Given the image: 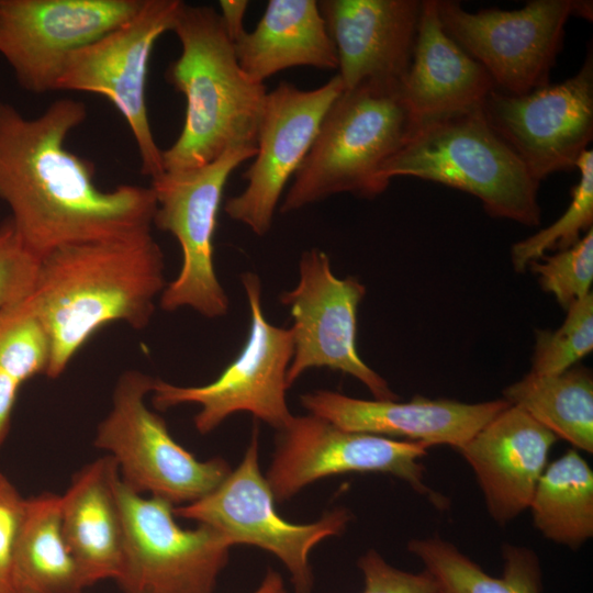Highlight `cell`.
<instances>
[{
  "mask_svg": "<svg viewBox=\"0 0 593 593\" xmlns=\"http://www.w3.org/2000/svg\"><path fill=\"white\" fill-rule=\"evenodd\" d=\"M86 119L85 103L72 98L53 101L35 118L0 101V200L38 260L67 244L152 230L150 187L100 189L93 163L66 147Z\"/></svg>",
  "mask_w": 593,
  "mask_h": 593,
  "instance_id": "1",
  "label": "cell"
},
{
  "mask_svg": "<svg viewBox=\"0 0 593 593\" xmlns=\"http://www.w3.org/2000/svg\"><path fill=\"white\" fill-rule=\"evenodd\" d=\"M167 282L164 253L152 230L83 240L53 249L38 264L30 300L45 331V376L63 374L103 326L145 328Z\"/></svg>",
  "mask_w": 593,
  "mask_h": 593,
  "instance_id": "2",
  "label": "cell"
},
{
  "mask_svg": "<svg viewBox=\"0 0 593 593\" xmlns=\"http://www.w3.org/2000/svg\"><path fill=\"white\" fill-rule=\"evenodd\" d=\"M181 52L166 71L186 99L181 132L163 150L165 171L204 166L223 153L256 147L267 91L240 68L220 14L182 3L172 31Z\"/></svg>",
  "mask_w": 593,
  "mask_h": 593,
  "instance_id": "3",
  "label": "cell"
},
{
  "mask_svg": "<svg viewBox=\"0 0 593 593\" xmlns=\"http://www.w3.org/2000/svg\"><path fill=\"white\" fill-rule=\"evenodd\" d=\"M417 124L402 82L368 81L344 90L326 112L280 212L298 211L337 193L367 199L381 194L389 187L382 168Z\"/></svg>",
  "mask_w": 593,
  "mask_h": 593,
  "instance_id": "4",
  "label": "cell"
},
{
  "mask_svg": "<svg viewBox=\"0 0 593 593\" xmlns=\"http://www.w3.org/2000/svg\"><path fill=\"white\" fill-rule=\"evenodd\" d=\"M415 177L477 197L494 217L540 223L539 182L494 132L481 107L419 121L381 177Z\"/></svg>",
  "mask_w": 593,
  "mask_h": 593,
  "instance_id": "5",
  "label": "cell"
},
{
  "mask_svg": "<svg viewBox=\"0 0 593 593\" xmlns=\"http://www.w3.org/2000/svg\"><path fill=\"white\" fill-rule=\"evenodd\" d=\"M155 381L135 369L120 374L93 444L114 460L133 491L186 505L213 491L232 470L222 458L199 460L175 440L164 418L147 405Z\"/></svg>",
  "mask_w": 593,
  "mask_h": 593,
  "instance_id": "6",
  "label": "cell"
},
{
  "mask_svg": "<svg viewBox=\"0 0 593 593\" xmlns=\"http://www.w3.org/2000/svg\"><path fill=\"white\" fill-rule=\"evenodd\" d=\"M250 322L248 336L237 357L212 382L203 385H177L156 379L149 394L159 411L195 404V429L204 435L214 430L228 416L247 412L278 432L286 428L293 414L286 393L287 372L293 355L290 328L270 324L261 304V282L254 272L240 278Z\"/></svg>",
  "mask_w": 593,
  "mask_h": 593,
  "instance_id": "7",
  "label": "cell"
},
{
  "mask_svg": "<svg viewBox=\"0 0 593 593\" xmlns=\"http://www.w3.org/2000/svg\"><path fill=\"white\" fill-rule=\"evenodd\" d=\"M256 150L232 148L204 166L165 171L152 179L156 199L153 225L170 233L182 254L177 277L159 298L163 310L190 307L208 318L228 313L230 300L215 272L213 237L227 180Z\"/></svg>",
  "mask_w": 593,
  "mask_h": 593,
  "instance_id": "8",
  "label": "cell"
},
{
  "mask_svg": "<svg viewBox=\"0 0 593 593\" xmlns=\"http://www.w3.org/2000/svg\"><path fill=\"white\" fill-rule=\"evenodd\" d=\"M592 1L533 0L518 10H465L437 0L446 33L490 75L495 88L525 94L549 83L572 15L592 20Z\"/></svg>",
  "mask_w": 593,
  "mask_h": 593,
  "instance_id": "9",
  "label": "cell"
},
{
  "mask_svg": "<svg viewBox=\"0 0 593 593\" xmlns=\"http://www.w3.org/2000/svg\"><path fill=\"white\" fill-rule=\"evenodd\" d=\"M115 496L123 529L124 593H213L233 544L203 524L182 528L174 505L128 488L118 474Z\"/></svg>",
  "mask_w": 593,
  "mask_h": 593,
  "instance_id": "10",
  "label": "cell"
},
{
  "mask_svg": "<svg viewBox=\"0 0 593 593\" xmlns=\"http://www.w3.org/2000/svg\"><path fill=\"white\" fill-rule=\"evenodd\" d=\"M174 513L219 530L233 546H256L275 555L289 571L294 593H312L311 550L322 540L340 535L351 518L346 508H335L310 524L283 519L259 468L256 427L236 469L203 497L175 506Z\"/></svg>",
  "mask_w": 593,
  "mask_h": 593,
  "instance_id": "11",
  "label": "cell"
},
{
  "mask_svg": "<svg viewBox=\"0 0 593 593\" xmlns=\"http://www.w3.org/2000/svg\"><path fill=\"white\" fill-rule=\"evenodd\" d=\"M180 0H143L137 12L68 58L57 90L107 98L127 123L141 158V172L152 179L165 172L163 150L152 132L146 101L149 59L158 38L172 31Z\"/></svg>",
  "mask_w": 593,
  "mask_h": 593,
  "instance_id": "12",
  "label": "cell"
},
{
  "mask_svg": "<svg viewBox=\"0 0 593 593\" xmlns=\"http://www.w3.org/2000/svg\"><path fill=\"white\" fill-rule=\"evenodd\" d=\"M427 448L418 441L349 432L309 413L293 416L279 432L265 477L275 501L284 502L322 478L350 472L387 473L405 481L440 508L447 500L426 485L419 462Z\"/></svg>",
  "mask_w": 593,
  "mask_h": 593,
  "instance_id": "13",
  "label": "cell"
},
{
  "mask_svg": "<svg viewBox=\"0 0 593 593\" xmlns=\"http://www.w3.org/2000/svg\"><path fill=\"white\" fill-rule=\"evenodd\" d=\"M365 294L366 287L355 277L334 275L324 251L312 248L302 254L298 283L280 294L293 320L289 388L309 369L328 368L359 380L374 400L399 399L357 351V311Z\"/></svg>",
  "mask_w": 593,
  "mask_h": 593,
  "instance_id": "14",
  "label": "cell"
},
{
  "mask_svg": "<svg viewBox=\"0 0 593 593\" xmlns=\"http://www.w3.org/2000/svg\"><path fill=\"white\" fill-rule=\"evenodd\" d=\"M494 132L540 182L575 168L593 136V57L558 83L525 94L492 90L481 105Z\"/></svg>",
  "mask_w": 593,
  "mask_h": 593,
  "instance_id": "15",
  "label": "cell"
},
{
  "mask_svg": "<svg viewBox=\"0 0 593 593\" xmlns=\"http://www.w3.org/2000/svg\"><path fill=\"white\" fill-rule=\"evenodd\" d=\"M142 2L0 0V55L24 90H57L70 55L126 22Z\"/></svg>",
  "mask_w": 593,
  "mask_h": 593,
  "instance_id": "16",
  "label": "cell"
},
{
  "mask_svg": "<svg viewBox=\"0 0 593 593\" xmlns=\"http://www.w3.org/2000/svg\"><path fill=\"white\" fill-rule=\"evenodd\" d=\"M344 91L336 75L312 90L281 81L267 93L256 154L244 174L245 189L227 199L224 211L257 236L266 235L286 186L312 147L321 123Z\"/></svg>",
  "mask_w": 593,
  "mask_h": 593,
  "instance_id": "17",
  "label": "cell"
},
{
  "mask_svg": "<svg viewBox=\"0 0 593 593\" xmlns=\"http://www.w3.org/2000/svg\"><path fill=\"white\" fill-rule=\"evenodd\" d=\"M344 90L368 81L403 82L422 10L419 0H323Z\"/></svg>",
  "mask_w": 593,
  "mask_h": 593,
  "instance_id": "18",
  "label": "cell"
},
{
  "mask_svg": "<svg viewBox=\"0 0 593 593\" xmlns=\"http://www.w3.org/2000/svg\"><path fill=\"white\" fill-rule=\"evenodd\" d=\"M300 401L310 414L349 432L457 449L510 405L504 399L481 403L421 396L409 402L370 401L327 390L304 393Z\"/></svg>",
  "mask_w": 593,
  "mask_h": 593,
  "instance_id": "19",
  "label": "cell"
},
{
  "mask_svg": "<svg viewBox=\"0 0 593 593\" xmlns=\"http://www.w3.org/2000/svg\"><path fill=\"white\" fill-rule=\"evenodd\" d=\"M557 439L525 411L510 404L458 449L499 525H506L529 507Z\"/></svg>",
  "mask_w": 593,
  "mask_h": 593,
  "instance_id": "20",
  "label": "cell"
},
{
  "mask_svg": "<svg viewBox=\"0 0 593 593\" xmlns=\"http://www.w3.org/2000/svg\"><path fill=\"white\" fill-rule=\"evenodd\" d=\"M402 89L418 122L480 108L496 89L488 71L446 33L437 0H422L412 61Z\"/></svg>",
  "mask_w": 593,
  "mask_h": 593,
  "instance_id": "21",
  "label": "cell"
},
{
  "mask_svg": "<svg viewBox=\"0 0 593 593\" xmlns=\"http://www.w3.org/2000/svg\"><path fill=\"white\" fill-rule=\"evenodd\" d=\"M114 460L104 455L77 471L60 495L61 529L88 586L118 581L123 563V529L114 483Z\"/></svg>",
  "mask_w": 593,
  "mask_h": 593,
  "instance_id": "22",
  "label": "cell"
},
{
  "mask_svg": "<svg viewBox=\"0 0 593 593\" xmlns=\"http://www.w3.org/2000/svg\"><path fill=\"white\" fill-rule=\"evenodd\" d=\"M244 72L264 81L287 68L337 69V54L315 0H270L251 32L235 43Z\"/></svg>",
  "mask_w": 593,
  "mask_h": 593,
  "instance_id": "23",
  "label": "cell"
},
{
  "mask_svg": "<svg viewBox=\"0 0 593 593\" xmlns=\"http://www.w3.org/2000/svg\"><path fill=\"white\" fill-rule=\"evenodd\" d=\"M12 580L15 593H81L88 586L63 534L60 495L25 499Z\"/></svg>",
  "mask_w": 593,
  "mask_h": 593,
  "instance_id": "24",
  "label": "cell"
},
{
  "mask_svg": "<svg viewBox=\"0 0 593 593\" xmlns=\"http://www.w3.org/2000/svg\"><path fill=\"white\" fill-rule=\"evenodd\" d=\"M515 405L574 449L593 452V379L585 368L557 374L529 372L503 391Z\"/></svg>",
  "mask_w": 593,
  "mask_h": 593,
  "instance_id": "25",
  "label": "cell"
},
{
  "mask_svg": "<svg viewBox=\"0 0 593 593\" xmlns=\"http://www.w3.org/2000/svg\"><path fill=\"white\" fill-rule=\"evenodd\" d=\"M409 551L430 575L434 593H541L537 555L521 546L502 547L503 575L488 574L455 545L439 537L412 539Z\"/></svg>",
  "mask_w": 593,
  "mask_h": 593,
  "instance_id": "26",
  "label": "cell"
},
{
  "mask_svg": "<svg viewBox=\"0 0 593 593\" xmlns=\"http://www.w3.org/2000/svg\"><path fill=\"white\" fill-rule=\"evenodd\" d=\"M534 526L559 545L578 549L593 536V471L577 449L547 465L529 507Z\"/></svg>",
  "mask_w": 593,
  "mask_h": 593,
  "instance_id": "27",
  "label": "cell"
},
{
  "mask_svg": "<svg viewBox=\"0 0 593 593\" xmlns=\"http://www.w3.org/2000/svg\"><path fill=\"white\" fill-rule=\"evenodd\" d=\"M48 360V339L30 298L0 310V447L10 430L20 389L45 374Z\"/></svg>",
  "mask_w": 593,
  "mask_h": 593,
  "instance_id": "28",
  "label": "cell"
},
{
  "mask_svg": "<svg viewBox=\"0 0 593 593\" xmlns=\"http://www.w3.org/2000/svg\"><path fill=\"white\" fill-rule=\"evenodd\" d=\"M580 172L578 183L572 188V199L566 212L551 225L536 234L515 243L511 258L517 272L524 271L530 262L545 256L548 250H563L581 238L593 224V152L584 150L575 163Z\"/></svg>",
  "mask_w": 593,
  "mask_h": 593,
  "instance_id": "29",
  "label": "cell"
},
{
  "mask_svg": "<svg viewBox=\"0 0 593 593\" xmlns=\"http://www.w3.org/2000/svg\"><path fill=\"white\" fill-rule=\"evenodd\" d=\"M563 324L556 331H537L532 373L557 374L570 369L593 350V295L572 303Z\"/></svg>",
  "mask_w": 593,
  "mask_h": 593,
  "instance_id": "30",
  "label": "cell"
},
{
  "mask_svg": "<svg viewBox=\"0 0 593 593\" xmlns=\"http://www.w3.org/2000/svg\"><path fill=\"white\" fill-rule=\"evenodd\" d=\"M541 288L567 310L590 293L593 281V230L571 247L529 264Z\"/></svg>",
  "mask_w": 593,
  "mask_h": 593,
  "instance_id": "31",
  "label": "cell"
},
{
  "mask_svg": "<svg viewBox=\"0 0 593 593\" xmlns=\"http://www.w3.org/2000/svg\"><path fill=\"white\" fill-rule=\"evenodd\" d=\"M40 260L20 239L10 217L0 224V310L32 293Z\"/></svg>",
  "mask_w": 593,
  "mask_h": 593,
  "instance_id": "32",
  "label": "cell"
},
{
  "mask_svg": "<svg viewBox=\"0 0 593 593\" xmlns=\"http://www.w3.org/2000/svg\"><path fill=\"white\" fill-rule=\"evenodd\" d=\"M363 575L362 593H434L435 585L425 571L413 573L388 563L376 550L370 549L358 560Z\"/></svg>",
  "mask_w": 593,
  "mask_h": 593,
  "instance_id": "33",
  "label": "cell"
},
{
  "mask_svg": "<svg viewBox=\"0 0 593 593\" xmlns=\"http://www.w3.org/2000/svg\"><path fill=\"white\" fill-rule=\"evenodd\" d=\"M25 499L0 472V593H15L12 557Z\"/></svg>",
  "mask_w": 593,
  "mask_h": 593,
  "instance_id": "34",
  "label": "cell"
},
{
  "mask_svg": "<svg viewBox=\"0 0 593 593\" xmlns=\"http://www.w3.org/2000/svg\"><path fill=\"white\" fill-rule=\"evenodd\" d=\"M220 18L226 34L233 44L246 32L244 29V18L248 7L246 0H222L219 2Z\"/></svg>",
  "mask_w": 593,
  "mask_h": 593,
  "instance_id": "35",
  "label": "cell"
},
{
  "mask_svg": "<svg viewBox=\"0 0 593 593\" xmlns=\"http://www.w3.org/2000/svg\"><path fill=\"white\" fill-rule=\"evenodd\" d=\"M253 593H287V591L281 574L269 569L260 585Z\"/></svg>",
  "mask_w": 593,
  "mask_h": 593,
  "instance_id": "36",
  "label": "cell"
}]
</instances>
